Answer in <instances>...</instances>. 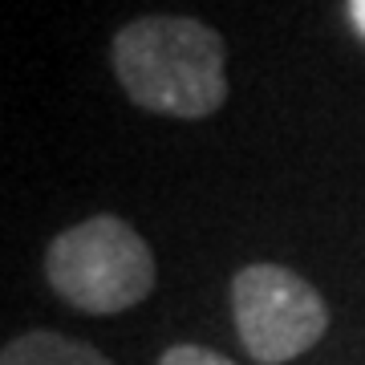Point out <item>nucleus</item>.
I'll use <instances>...</instances> for the list:
<instances>
[{
  "label": "nucleus",
  "instance_id": "obj_4",
  "mask_svg": "<svg viewBox=\"0 0 365 365\" xmlns=\"http://www.w3.org/2000/svg\"><path fill=\"white\" fill-rule=\"evenodd\" d=\"M0 365H114V361L102 357L86 341L37 329V333H21V337L9 341L4 353H0Z\"/></svg>",
  "mask_w": 365,
  "mask_h": 365
},
{
  "label": "nucleus",
  "instance_id": "obj_5",
  "mask_svg": "<svg viewBox=\"0 0 365 365\" xmlns=\"http://www.w3.org/2000/svg\"><path fill=\"white\" fill-rule=\"evenodd\" d=\"M158 365H235V361H227L215 349H203V345H170L158 357Z\"/></svg>",
  "mask_w": 365,
  "mask_h": 365
},
{
  "label": "nucleus",
  "instance_id": "obj_2",
  "mask_svg": "<svg viewBox=\"0 0 365 365\" xmlns=\"http://www.w3.org/2000/svg\"><path fill=\"white\" fill-rule=\"evenodd\" d=\"M45 276L57 297L93 317L126 313L155 288V256L118 215H93L57 235L45 252Z\"/></svg>",
  "mask_w": 365,
  "mask_h": 365
},
{
  "label": "nucleus",
  "instance_id": "obj_6",
  "mask_svg": "<svg viewBox=\"0 0 365 365\" xmlns=\"http://www.w3.org/2000/svg\"><path fill=\"white\" fill-rule=\"evenodd\" d=\"M349 16H353V25H357V33L365 37V0H349Z\"/></svg>",
  "mask_w": 365,
  "mask_h": 365
},
{
  "label": "nucleus",
  "instance_id": "obj_3",
  "mask_svg": "<svg viewBox=\"0 0 365 365\" xmlns=\"http://www.w3.org/2000/svg\"><path fill=\"white\" fill-rule=\"evenodd\" d=\"M232 313L244 349L264 365H284L300 357L329 329L321 292L280 264H248L235 272Z\"/></svg>",
  "mask_w": 365,
  "mask_h": 365
},
{
  "label": "nucleus",
  "instance_id": "obj_1",
  "mask_svg": "<svg viewBox=\"0 0 365 365\" xmlns=\"http://www.w3.org/2000/svg\"><path fill=\"white\" fill-rule=\"evenodd\" d=\"M227 45L191 16H138L114 37V73L134 106L167 118H207L227 98Z\"/></svg>",
  "mask_w": 365,
  "mask_h": 365
}]
</instances>
